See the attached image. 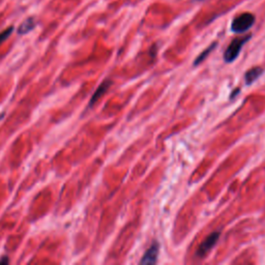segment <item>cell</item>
<instances>
[{"label": "cell", "instance_id": "obj_10", "mask_svg": "<svg viewBox=\"0 0 265 265\" xmlns=\"http://www.w3.org/2000/svg\"><path fill=\"white\" fill-rule=\"evenodd\" d=\"M240 90H241V88H237V89H235V90H234V91H233V93H232V94H231V96H230V97H231V98H233V97H234V95H235V94H238V92H240Z\"/></svg>", "mask_w": 265, "mask_h": 265}, {"label": "cell", "instance_id": "obj_3", "mask_svg": "<svg viewBox=\"0 0 265 265\" xmlns=\"http://www.w3.org/2000/svg\"><path fill=\"white\" fill-rule=\"evenodd\" d=\"M220 235H221V233H220V232H218V231H217V232H214V233H211V234H209V235L203 241V243H202L200 246H199L196 255H197L198 257L203 258V257L216 246V244H217L218 241H219Z\"/></svg>", "mask_w": 265, "mask_h": 265}, {"label": "cell", "instance_id": "obj_9", "mask_svg": "<svg viewBox=\"0 0 265 265\" xmlns=\"http://www.w3.org/2000/svg\"><path fill=\"white\" fill-rule=\"evenodd\" d=\"M13 30H14V27L13 26H11V27H9V28H7L6 30H4L2 33H0V44L2 43H4L11 35H12V32H13Z\"/></svg>", "mask_w": 265, "mask_h": 265}, {"label": "cell", "instance_id": "obj_7", "mask_svg": "<svg viewBox=\"0 0 265 265\" xmlns=\"http://www.w3.org/2000/svg\"><path fill=\"white\" fill-rule=\"evenodd\" d=\"M35 27H36L35 18H28L27 20H25L20 25V27L18 29V32H19V35H25V33L29 32L30 30H32Z\"/></svg>", "mask_w": 265, "mask_h": 265}, {"label": "cell", "instance_id": "obj_1", "mask_svg": "<svg viewBox=\"0 0 265 265\" xmlns=\"http://www.w3.org/2000/svg\"><path fill=\"white\" fill-rule=\"evenodd\" d=\"M250 39H251V36H247L244 38H237L232 41L224 53L225 62H227V63L233 62L238 57L243 47Z\"/></svg>", "mask_w": 265, "mask_h": 265}, {"label": "cell", "instance_id": "obj_5", "mask_svg": "<svg viewBox=\"0 0 265 265\" xmlns=\"http://www.w3.org/2000/svg\"><path fill=\"white\" fill-rule=\"evenodd\" d=\"M263 73H264V70L262 68H260V66H255V68H252L245 74L246 84L247 85L253 84L256 80H258L262 76Z\"/></svg>", "mask_w": 265, "mask_h": 265}, {"label": "cell", "instance_id": "obj_2", "mask_svg": "<svg viewBox=\"0 0 265 265\" xmlns=\"http://www.w3.org/2000/svg\"><path fill=\"white\" fill-rule=\"evenodd\" d=\"M255 23V16L251 13H244L233 19L231 23V30L234 33H244L248 31Z\"/></svg>", "mask_w": 265, "mask_h": 265}, {"label": "cell", "instance_id": "obj_8", "mask_svg": "<svg viewBox=\"0 0 265 265\" xmlns=\"http://www.w3.org/2000/svg\"><path fill=\"white\" fill-rule=\"evenodd\" d=\"M216 47H217V43H214V44H211L208 48H206L200 55H199V56L195 59V61H194V66H197V65L200 64V63L209 55V53H210Z\"/></svg>", "mask_w": 265, "mask_h": 265}, {"label": "cell", "instance_id": "obj_6", "mask_svg": "<svg viewBox=\"0 0 265 265\" xmlns=\"http://www.w3.org/2000/svg\"><path fill=\"white\" fill-rule=\"evenodd\" d=\"M112 85V82L110 81V80H105L101 85H99V87L96 89V91L94 92V94H93V96L91 97V101H90V106H92L97 99L101 97L108 89H109V87Z\"/></svg>", "mask_w": 265, "mask_h": 265}, {"label": "cell", "instance_id": "obj_11", "mask_svg": "<svg viewBox=\"0 0 265 265\" xmlns=\"http://www.w3.org/2000/svg\"><path fill=\"white\" fill-rule=\"evenodd\" d=\"M9 260L8 259H5V260H2V261H0V263H6V262H8Z\"/></svg>", "mask_w": 265, "mask_h": 265}, {"label": "cell", "instance_id": "obj_4", "mask_svg": "<svg viewBox=\"0 0 265 265\" xmlns=\"http://www.w3.org/2000/svg\"><path fill=\"white\" fill-rule=\"evenodd\" d=\"M158 252H160V244L157 242H153L151 244V246L149 247V249L145 252V254L143 255L140 264H154L157 261V256H158Z\"/></svg>", "mask_w": 265, "mask_h": 265}]
</instances>
